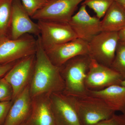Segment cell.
Segmentation results:
<instances>
[{
  "mask_svg": "<svg viewBox=\"0 0 125 125\" xmlns=\"http://www.w3.org/2000/svg\"><path fill=\"white\" fill-rule=\"evenodd\" d=\"M37 48L32 75L29 84L31 97L42 94L63 93L65 84L60 67L54 65L47 55L37 37Z\"/></svg>",
  "mask_w": 125,
  "mask_h": 125,
  "instance_id": "1",
  "label": "cell"
},
{
  "mask_svg": "<svg viewBox=\"0 0 125 125\" xmlns=\"http://www.w3.org/2000/svg\"><path fill=\"white\" fill-rule=\"evenodd\" d=\"M119 42L125 43V27L118 32Z\"/></svg>",
  "mask_w": 125,
  "mask_h": 125,
  "instance_id": "26",
  "label": "cell"
},
{
  "mask_svg": "<svg viewBox=\"0 0 125 125\" xmlns=\"http://www.w3.org/2000/svg\"><path fill=\"white\" fill-rule=\"evenodd\" d=\"M119 41L118 32L102 31L89 42V55L99 64L111 67Z\"/></svg>",
  "mask_w": 125,
  "mask_h": 125,
  "instance_id": "5",
  "label": "cell"
},
{
  "mask_svg": "<svg viewBox=\"0 0 125 125\" xmlns=\"http://www.w3.org/2000/svg\"><path fill=\"white\" fill-rule=\"evenodd\" d=\"M13 91L4 77L0 78V102L13 101Z\"/></svg>",
  "mask_w": 125,
  "mask_h": 125,
  "instance_id": "22",
  "label": "cell"
},
{
  "mask_svg": "<svg viewBox=\"0 0 125 125\" xmlns=\"http://www.w3.org/2000/svg\"><path fill=\"white\" fill-rule=\"evenodd\" d=\"M87 6L81 5L79 10L68 22L77 38L89 42L102 32L101 20L88 13Z\"/></svg>",
  "mask_w": 125,
  "mask_h": 125,
  "instance_id": "10",
  "label": "cell"
},
{
  "mask_svg": "<svg viewBox=\"0 0 125 125\" xmlns=\"http://www.w3.org/2000/svg\"><path fill=\"white\" fill-rule=\"evenodd\" d=\"M114 1L119 3L125 9V0H114Z\"/></svg>",
  "mask_w": 125,
  "mask_h": 125,
  "instance_id": "27",
  "label": "cell"
},
{
  "mask_svg": "<svg viewBox=\"0 0 125 125\" xmlns=\"http://www.w3.org/2000/svg\"><path fill=\"white\" fill-rule=\"evenodd\" d=\"M40 42L44 49L77 38L68 22L38 21Z\"/></svg>",
  "mask_w": 125,
  "mask_h": 125,
  "instance_id": "6",
  "label": "cell"
},
{
  "mask_svg": "<svg viewBox=\"0 0 125 125\" xmlns=\"http://www.w3.org/2000/svg\"><path fill=\"white\" fill-rule=\"evenodd\" d=\"M50 99L55 125H82L71 96L54 93Z\"/></svg>",
  "mask_w": 125,
  "mask_h": 125,
  "instance_id": "9",
  "label": "cell"
},
{
  "mask_svg": "<svg viewBox=\"0 0 125 125\" xmlns=\"http://www.w3.org/2000/svg\"><path fill=\"white\" fill-rule=\"evenodd\" d=\"M27 125V124H26V122H25V123H23V124H22V125Z\"/></svg>",
  "mask_w": 125,
  "mask_h": 125,
  "instance_id": "29",
  "label": "cell"
},
{
  "mask_svg": "<svg viewBox=\"0 0 125 125\" xmlns=\"http://www.w3.org/2000/svg\"><path fill=\"white\" fill-rule=\"evenodd\" d=\"M36 59V54L18 61L4 76L13 91V101L29 84Z\"/></svg>",
  "mask_w": 125,
  "mask_h": 125,
  "instance_id": "11",
  "label": "cell"
},
{
  "mask_svg": "<svg viewBox=\"0 0 125 125\" xmlns=\"http://www.w3.org/2000/svg\"><path fill=\"white\" fill-rule=\"evenodd\" d=\"M25 10L31 18L46 4L49 0H21Z\"/></svg>",
  "mask_w": 125,
  "mask_h": 125,
  "instance_id": "21",
  "label": "cell"
},
{
  "mask_svg": "<svg viewBox=\"0 0 125 125\" xmlns=\"http://www.w3.org/2000/svg\"><path fill=\"white\" fill-rule=\"evenodd\" d=\"M17 62L4 64H0V78L4 77Z\"/></svg>",
  "mask_w": 125,
  "mask_h": 125,
  "instance_id": "25",
  "label": "cell"
},
{
  "mask_svg": "<svg viewBox=\"0 0 125 125\" xmlns=\"http://www.w3.org/2000/svg\"><path fill=\"white\" fill-rule=\"evenodd\" d=\"M114 1V0H84L81 5H85L92 9L96 16L101 19Z\"/></svg>",
  "mask_w": 125,
  "mask_h": 125,
  "instance_id": "20",
  "label": "cell"
},
{
  "mask_svg": "<svg viewBox=\"0 0 125 125\" xmlns=\"http://www.w3.org/2000/svg\"><path fill=\"white\" fill-rule=\"evenodd\" d=\"M84 0H49L46 4L32 17L37 21L68 22L78 5Z\"/></svg>",
  "mask_w": 125,
  "mask_h": 125,
  "instance_id": "7",
  "label": "cell"
},
{
  "mask_svg": "<svg viewBox=\"0 0 125 125\" xmlns=\"http://www.w3.org/2000/svg\"><path fill=\"white\" fill-rule=\"evenodd\" d=\"M92 59L88 54L80 55L69 60L60 67L65 84L64 93L74 97L88 94L85 81Z\"/></svg>",
  "mask_w": 125,
  "mask_h": 125,
  "instance_id": "2",
  "label": "cell"
},
{
  "mask_svg": "<svg viewBox=\"0 0 125 125\" xmlns=\"http://www.w3.org/2000/svg\"><path fill=\"white\" fill-rule=\"evenodd\" d=\"M37 39L26 34L17 39L0 37V64H8L36 54Z\"/></svg>",
  "mask_w": 125,
  "mask_h": 125,
  "instance_id": "4",
  "label": "cell"
},
{
  "mask_svg": "<svg viewBox=\"0 0 125 125\" xmlns=\"http://www.w3.org/2000/svg\"><path fill=\"white\" fill-rule=\"evenodd\" d=\"M88 94L101 98L114 111L125 115V87L112 85L98 91L89 90Z\"/></svg>",
  "mask_w": 125,
  "mask_h": 125,
  "instance_id": "16",
  "label": "cell"
},
{
  "mask_svg": "<svg viewBox=\"0 0 125 125\" xmlns=\"http://www.w3.org/2000/svg\"><path fill=\"white\" fill-rule=\"evenodd\" d=\"M72 97L82 125H95L108 119L115 114L103 100L88 94Z\"/></svg>",
  "mask_w": 125,
  "mask_h": 125,
  "instance_id": "3",
  "label": "cell"
},
{
  "mask_svg": "<svg viewBox=\"0 0 125 125\" xmlns=\"http://www.w3.org/2000/svg\"><path fill=\"white\" fill-rule=\"evenodd\" d=\"M14 0H0V37L6 36L10 28Z\"/></svg>",
  "mask_w": 125,
  "mask_h": 125,
  "instance_id": "18",
  "label": "cell"
},
{
  "mask_svg": "<svg viewBox=\"0 0 125 125\" xmlns=\"http://www.w3.org/2000/svg\"><path fill=\"white\" fill-rule=\"evenodd\" d=\"M31 18L21 0H14L11 9L10 38L17 39L26 34L39 36L40 31L38 24Z\"/></svg>",
  "mask_w": 125,
  "mask_h": 125,
  "instance_id": "12",
  "label": "cell"
},
{
  "mask_svg": "<svg viewBox=\"0 0 125 125\" xmlns=\"http://www.w3.org/2000/svg\"><path fill=\"white\" fill-rule=\"evenodd\" d=\"M95 125H125V115L114 114L110 118L102 121Z\"/></svg>",
  "mask_w": 125,
  "mask_h": 125,
  "instance_id": "23",
  "label": "cell"
},
{
  "mask_svg": "<svg viewBox=\"0 0 125 125\" xmlns=\"http://www.w3.org/2000/svg\"><path fill=\"white\" fill-rule=\"evenodd\" d=\"M89 42L77 38L44 49L52 62L58 67L74 57L89 55Z\"/></svg>",
  "mask_w": 125,
  "mask_h": 125,
  "instance_id": "13",
  "label": "cell"
},
{
  "mask_svg": "<svg viewBox=\"0 0 125 125\" xmlns=\"http://www.w3.org/2000/svg\"><path fill=\"white\" fill-rule=\"evenodd\" d=\"M29 84L13 101L3 125H21L27 122L32 108Z\"/></svg>",
  "mask_w": 125,
  "mask_h": 125,
  "instance_id": "14",
  "label": "cell"
},
{
  "mask_svg": "<svg viewBox=\"0 0 125 125\" xmlns=\"http://www.w3.org/2000/svg\"><path fill=\"white\" fill-rule=\"evenodd\" d=\"M122 77L111 67L99 64L92 59L85 81L87 89L98 91L115 85H120Z\"/></svg>",
  "mask_w": 125,
  "mask_h": 125,
  "instance_id": "8",
  "label": "cell"
},
{
  "mask_svg": "<svg viewBox=\"0 0 125 125\" xmlns=\"http://www.w3.org/2000/svg\"><path fill=\"white\" fill-rule=\"evenodd\" d=\"M111 67L120 75L123 80L125 79V43L119 41Z\"/></svg>",
  "mask_w": 125,
  "mask_h": 125,
  "instance_id": "19",
  "label": "cell"
},
{
  "mask_svg": "<svg viewBox=\"0 0 125 125\" xmlns=\"http://www.w3.org/2000/svg\"><path fill=\"white\" fill-rule=\"evenodd\" d=\"M50 95L42 94L32 98L31 112L27 125H55Z\"/></svg>",
  "mask_w": 125,
  "mask_h": 125,
  "instance_id": "15",
  "label": "cell"
},
{
  "mask_svg": "<svg viewBox=\"0 0 125 125\" xmlns=\"http://www.w3.org/2000/svg\"><path fill=\"white\" fill-rule=\"evenodd\" d=\"M102 31L118 32L125 27V9L114 1L101 20Z\"/></svg>",
  "mask_w": 125,
  "mask_h": 125,
  "instance_id": "17",
  "label": "cell"
},
{
  "mask_svg": "<svg viewBox=\"0 0 125 125\" xmlns=\"http://www.w3.org/2000/svg\"><path fill=\"white\" fill-rule=\"evenodd\" d=\"M120 85L125 87V79L123 80L122 81Z\"/></svg>",
  "mask_w": 125,
  "mask_h": 125,
  "instance_id": "28",
  "label": "cell"
},
{
  "mask_svg": "<svg viewBox=\"0 0 125 125\" xmlns=\"http://www.w3.org/2000/svg\"><path fill=\"white\" fill-rule=\"evenodd\" d=\"M13 103V101L0 102V125L4 123Z\"/></svg>",
  "mask_w": 125,
  "mask_h": 125,
  "instance_id": "24",
  "label": "cell"
}]
</instances>
